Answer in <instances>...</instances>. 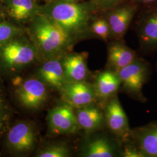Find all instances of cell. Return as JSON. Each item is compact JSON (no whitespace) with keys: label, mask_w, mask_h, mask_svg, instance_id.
<instances>
[{"label":"cell","mask_w":157,"mask_h":157,"mask_svg":"<svg viewBox=\"0 0 157 157\" xmlns=\"http://www.w3.org/2000/svg\"><path fill=\"white\" fill-rule=\"evenodd\" d=\"M98 12L90 0L78 2L52 1L39 6L37 14L47 17L78 43L94 37L90 26Z\"/></svg>","instance_id":"6da1fadb"},{"label":"cell","mask_w":157,"mask_h":157,"mask_svg":"<svg viewBox=\"0 0 157 157\" xmlns=\"http://www.w3.org/2000/svg\"><path fill=\"white\" fill-rule=\"evenodd\" d=\"M28 34L37 55L44 62L72 51L77 43L62 28L43 15L37 14L29 21Z\"/></svg>","instance_id":"7a4b0ae2"},{"label":"cell","mask_w":157,"mask_h":157,"mask_svg":"<svg viewBox=\"0 0 157 157\" xmlns=\"http://www.w3.org/2000/svg\"><path fill=\"white\" fill-rule=\"evenodd\" d=\"M37 60L32 41L23 35L0 44V69L7 73H15Z\"/></svg>","instance_id":"3957f363"},{"label":"cell","mask_w":157,"mask_h":157,"mask_svg":"<svg viewBox=\"0 0 157 157\" xmlns=\"http://www.w3.org/2000/svg\"><path fill=\"white\" fill-rule=\"evenodd\" d=\"M151 72L150 63L137 57L117 73L121 81L120 89L132 98L145 102L147 98L143 93V87L149 80Z\"/></svg>","instance_id":"277c9868"},{"label":"cell","mask_w":157,"mask_h":157,"mask_svg":"<svg viewBox=\"0 0 157 157\" xmlns=\"http://www.w3.org/2000/svg\"><path fill=\"white\" fill-rule=\"evenodd\" d=\"M47 119L48 132L53 136L74 135L81 130L75 108L64 101L51 109Z\"/></svg>","instance_id":"5b68a950"},{"label":"cell","mask_w":157,"mask_h":157,"mask_svg":"<svg viewBox=\"0 0 157 157\" xmlns=\"http://www.w3.org/2000/svg\"><path fill=\"white\" fill-rule=\"evenodd\" d=\"M104 111L107 128L121 145L130 140L132 129L117 94L108 101L104 107Z\"/></svg>","instance_id":"8992f818"},{"label":"cell","mask_w":157,"mask_h":157,"mask_svg":"<svg viewBox=\"0 0 157 157\" xmlns=\"http://www.w3.org/2000/svg\"><path fill=\"white\" fill-rule=\"evenodd\" d=\"M141 13L135 25L141 49L145 52L157 51V2Z\"/></svg>","instance_id":"52a82bcc"},{"label":"cell","mask_w":157,"mask_h":157,"mask_svg":"<svg viewBox=\"0 0 157 157\" xmlns=\"http://www.w3.org/2000/svg\"><path fill=\"white\" fill-rule=\"evenodd\" d=\"M122 145L116 139L105 135L91 136L82 143L79 156L83 157H120Z\"/></svg>","instance_id":"ba28073f"},{"label":"cell","mask_w":157,"mask_h":157,"mask_svg":"<svg viewBox=\"0 0 157 157\" xmlns=\"http://www.w3.org/2000/svg\"><path fill=\"white\" fill-rule=\"evenodd\" d=\"M137 11V6L133 2L122 3L107 11L105 18L110 28L111 39L122 40Z\"/></svg>","instance_id":"9c48e42d"},{"label":"cell","mask_w":157,"mask_h":157,"mask_svg":"<svg viewBox=\"0 0 157 157\" xmlns=\"http://www.w3.org/2000/svg\"><path fill=\"white\" fill-rule=\"evenodd\" d=\"M59 91L63 101L75 109L97 102L93 84L87 81L66 82Z\"/></svg>","instance_id":"30bf717a"},{"label":"cell","mask_w":157,"mask_h":157,"mask_svg":"<svg viewBox=\"0 0 157 157\" xmlns=\"http://www.w3.org/2000/svg\"><path fill=\"white\" fill-rule=\"evenodd\" d=\"M47 87L39 78L27 79L17 89L18 100L23 106L28 109H38L47 100Z\"/></svg>","instance_id":"8fae6325"},{"label":"cell","mask_w":157,"mask_h":157,"mask_svg":"<svg viewBox=\"0 0 157 157\" xmlns=\"http://www.w3.org/2000/svg\"><path fill=\"white\" fill-rule=\"evenodd\" d=\"M88 56L86 52L71 51L62 56V67L67 82L87 81L90 76L87 67Z\"/></svg>","instance_id":"7c38bea8"},{"label":"cell","mask_w":157,"mask_h":157,"mask_svg":"<svg viewBox=\"0 0 157 157\" xmlns=\"http://www.w3.org/2000/svg\"><path fill=\"white\" fill-rule=\"evenodd\" d=\"M130 140L143 157H157V121L132 129Z\"/></svg>","instance_id":"4fadbf2b"},{"label":"cell","mask_w":157,"mask_h":157,"mask_svg":"<svg viewBox=\"0 0 157 157\" xmlns=\"http://www.w3.org/2000/svg\"><path fill=\"white\" fill-rule=\"evenodd\" d=\"M97 98V103L104 109L108 101L117 95L121 88V81L118 73L106 69L94 76L92 83Z\"/></svg>","instance_id":"5bb4252c"},{"label":"cell","mask_w":157,"mask_h":157,"mask_svg":"<svg viewBox=\"0 0 157 157\" xmlns=\"http://www.w3.org/2000/svg\"><path fill=\"white\" fill-rule=\"evenodd\" d=\"M81 130L87 135L95 133L106 126L104 109L97 102L75 109Z\"/></svg>","instance_id":"9a60e30c"},{"label":"cell","mask_w":157,"mask_h":157,"mask_svg":"<svg viewBox=\"0 0 157 157\" xmlns=\"http://www.w3.org/2000/svg\"><path fill=\"white\" fill-rule=\"evenodd\" d=\"M36 140L33 129L26 122H20L14 125L6 137V142L10 149L17 153L31 151L35 146Z\"/></svg>","instance_id":"2e32d148"},{"label":"cell","mask_w":157,"mask_h":157,"mask_svg":"<svg viewBox=\"0 0 157 157\" xmlns=\"http://www.w3.org/2000/svg\"><path fill=\"white\" fill-rule=\"evenodd\" d=\"M137 57L136 51L129 48L122 40H113L107 46L106 69L118 73Z\"/></svg>","instance_id":"e0dca14e"},{"label":"cell","mask_w":157,"mask_h":157,"mask_svg":"<svg viewBox=\"0 0 157 157\" xmlns=\"http://www.w3.org/2000/svg\"><path fill=\"white\" fill-rule=\"evenodd\" d=\"M62 56L51 58L42 62L37 71L38 78L48 87L58 91L67 82L62 67Z\"/></svg>","instance_id":"ac0fdd59"},{"label":"cell","mask_w":157,"mask_h":157,"mask_svg":"<svg viewBox=\"0 0 157 157\" xmlns=\"http://www.w3.org/2000/svg\"><path fill=\"white\" fill-rule=\"evenodd\" d=\"M8 15L17 22L30 21L37 14L39 5L35 0H4Z\"/></svg>","instance_id":"d6986e66"},{"label":"cell","mask_w":157,"mask_h":157,"mask_svg":"<svg viewBox=\"0 0 157 157\" xmlns=\"http://www.w3.org/2000/svg\"><path fill=\"white\" fill-rule=\"evenodd\" d=\"M71 150L67 144L53 143L44 147L37 153L38 157H68L71 156Z\"/></svg>","instance_id":"ffe728a7"},{"label":"cell","mask_w":157,"mask_h":157,"mask_svg":"<svg viewBox=\"0 0 157 157\" xmlns=\"http://www.w3.org/2000/svg\"><path fill=\"white\" fill-rule=\"evenodd\" d=\"M22 28L12 23L0 20V44L24 34Z\"/></svg>","instance_id":"44dd1931"},{"label":"cell","mask_w":157,"mask_h":157,"mask_svg":"<svg viewBox=\"0 0 157 157\" xmlns=\"http://www.w3.org/2000/svg\"><path fill=\"white\" fill-rule=\"evenodd\" d=\"M90 30L94 37H97L105 41L111 39L110 28L105 17H95L91 23Z\"/></svg>","instance_id":"7402d4cb"},{"label":"cell","mask_w":157,"mask_h":157,"mask_svg":"<svg viewBox=\"0 0 157 157\" xmlns=\"http://www.w3.org/2000/svg\"><path fill=\"white\" fill-rule=\"evenodd\" d=\"M123 147L121 148L120 157H143L137 147L131 140L122 144Z\"/></svg>","instance_id":"603a6c76"},{"label":"cell","mask_w":157,"mask_h":157,"mask_svg":"<svg viewBox=\"0 0 157 157\" xmlns=\"http://www.w3.org/2000/svg\"><path fill=\"white\" fill-rule=\"evenodd\" d=\"M98 11H107L123 3L124 0H90Z\"/></svg>","instance_id":"cb8c5ba5"},{"label":"cell","mask_w":157,"mask_h":157,"mask_svg":"<svg viewBox=\"0 0 157 157\" xmlns=\"http://www.w3.org/2000/svg\"><path fill=\"white\" fill-rule=\"evenodd\" d=\"M6 109L4 98L0 91V135L2 133L6 121Z\"/></svg>","instance_id":"d4e9b609"},{"label":"cell","mask_w":157,"mask_h":157,"mask_svg":"<svg viewBox=\"0 0 157 157\" xmlns=\"http://www.w3.org/2000/svg\"><path fill=\"white\" fill-rule=\"evenodd\" d=\"M132 2L136 4H153L157 2V0H132Z\"/></svg>","instance_id":"484cf974"},{"label":"cell","mask_w":157,"mask_h":157,"mask_svg":"<svg viewBox=\"0 0 157 157\" xmlns=\"http://www.w3.org/2000/svg\"><path fill=\"white\" fill-rule=\"evenodd\" d=\"M52 1H64V2H80L81 0H47V2Z\"/></svg>","instance_id":"4316f807"},{"label":"cell","mask_w":157,"mask_h":157,"mask_svg":"<svg viewBox=\"0 0 157 157\" xmlns=\"http://www.w3.org/2000/svg\"><path fill=\"white\" fill-rule=\"evenodd\" d=\"M2 17H3V10H2V7L1 6V4L0 2V20H2Z\"/></svg>","instance_id":"83f0119b"},{"label":"cell","mask_w":157,"mask_h":157,"mask_svg":"<svg viewBox=\"0 0 157 157\" xmlns=\"http://www.w3.org/2000/svg\"></svg>","instance_id":"f1b7e54d"}]
</instances>
